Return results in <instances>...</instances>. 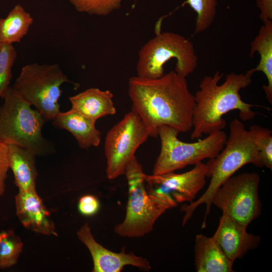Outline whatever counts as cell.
Listing matches in <instances>:
<instances>
[{"label":"cell","mask_w":272,"mask_h":272,"mask_svg":"<svg viewBox=\"0 0 272 272\" xmlns=\"http://www.w3.org/2000/svg\"><path fill=\"white\" fill-rule=\"evenodd\" d=\"M9 169L8 145L0 139V196L5 192V181Z\"/></svg>","instance_id":"484cf974"},{"label":"cell","mask_w":272,"mask_h":272,"mask_svg":"<svg viewBox=\"0 0 272 272\" xmlns=\"http://www.w3.org/2000/svg\"><path fill=\"white\" fill-rule=\"evenodd\" d=\"M99 208V201L94 195H85L79 199L78 210L80 213L84 216H93L98 212Z\"/></svg>","instance_id":"4316f807"},{"label":"cell","mask_w":272,"mask_h":272,"mask_svg":"<svg viewBox=\"0 0 272 272\" xmlns=\"http://www.w3.org/2000/svg\"><path fill=\"white\" fill-rule=\"evenodd\" d=\"M260 176L256 172H245L228 179L215 192L212 205L247 227L262 211L259 196Z\"/></svg>","instance_id":"9c48e42d"},{"label":"cell","mask_w":272,"mask_h":272,"mask_svg":"<svg viewBox=\"0 0 272 272\" xmlns=\"http://www.w3.org/2000/svg\"><path fill=\"white\" fill-rule=\"evenodd\" d=\"M113 97V94L109 90L92 88L70 97L69 100L72 109L96 121L102 117L116 113Z\"/></svg>","instance_id":"e0dca14e"},{"label":"cell","mask_w":272,"mask_h":272,"mask_svg":"<svg viewBox=\"0 0 272 272\" xmlns=\"http://www.w3.org/2000/svg\"><path fill=\"white\" fill-rule=\"evenodd\" d=\"M72 83L57 64L35 62L24 66L12 87L44 117L52 120L60 112L61 85Z\"/></svg>","instance_id":"ba28073f"},{"label":"cell","mask_w":272,"mask_h":272,"mask_svg":"<svg viewBox=\"0 0 272 272\" xmlns=\"http://www.w3.org/2000/svg\"><path fill=\"white\" fill-rule=\"evenodd\" d=\"M23 248L20 237L11 230L0 232V269L15 265Z\"/></svg>","instance_id":"44dd1931"},{"label":"cell","mask_w":272,"mask_h":272,"mask_svg":"<svg viewBox=\"0 0 272 272\" xmlns=\"http://www.w3.org/2000/svg\"><path fill=\"white\" fill-rule=\"evenodd\" d=\"M17 56L13 44L0 43V98L4 97L12 79V69Z\"/></svg>","instance_id":"cb8c5ba5"},{"label":"cell","mask_w":272,"mask_h":272,"mask_svg":"<svg viewBox=\"0 0 272 272\" xmlns=\"http://www.w3.org/2000/svg\"><path fill=\"white\" fill-rule=\"evenodd\" d=\"M0 106V139L5 143L24 149L36 156L50 154L52 147L43 137L47 121L42 114L9 87Z\"/></svg>","instance_id":"3957f363"},{"label":"cell","mask_w":272,"mask_h":272,"mask_svg":"<svg viewBox=\"0 0 272 272\" xmlns=\"http://www.w3.org/2000/svg\"><path fill=\"white\" fill-rule=\"evenodd\" d=\"M174 59V71L186 78L197 65L198 57L192 42L183 36L171 32H160L141 47L137 64V76L157 79L164 75V66Z\"/></svg>","instance_id":"8992f818"},{"label":"cell","mask_w":272,"mask_h":272,"mask_svg":"<svg viewBox=\"0 0 272 272\" xmlns=\"http://www.w3.org/2000/svg\"><path fill=\"white\" fill-rule=\"evenodd\" d=\"M194 165L191 170L181 174H145L148 190L176 206L185 201L191 203L204 187L208 172L207 164L200 162Z\"/></svg>","instance_id":"8fae6325"},{"label":"cell","mask_w":272,"mask_h":272,"mask_svg":"<svg viewBox=\"0 0 272 272\" xmlns=\"http://www.w3.org/2000/svg\"><path fill=\"white\" fill-rule=\"evenodd\" d=\"M259 153L262 167L272 170V132L266 128L257 124L249 129Z\"/></svg>","instance_id":"603a6c76"},{"label":"cell","mask_w":272,"mask_h":272,"mask_svg":"<svg viewBox=\"0 0 272 272\" xmlns=\"http://www.w3.org/2000/svg\"><path fill=\"white\" fill-rule=\"evenodd\" d=\"M258 35L250 44L249 56L252 58L256 52L260 55L258 65L253 68L255 72H261L265 76L267 84L263 85L266 98L272 103V21L265 22Z\"/></svg>","instance_id":"d6986e66"},{"label":"cell","mask_w":272,"mask_h":272,"mask_svg":"<svg viewBox=\"0 0 272 272\" xmlns=\"http://www.w3.org/2000/svg\"><path fill=\"white\" fill-rule=\"evenodd\" d=\"M79 239L88 248L93 261V272H120L126 265L149 270L150 262L132 252L126 253L125 247L120 252H114L98 243L92 233L89 223H85L78 231Z\"/></svg>","instance_id":"7c38bea8"},{"label":"cell","mask_w":272,"mask_h":272,"mask_svg":"<svg viewBox=\"0 0 272 272\" xmlns=\"http://www.w3.org/2000/svg\"><path fill=\"white\" fill-rule=\"evenodd\" d=\"M15 206L16 215L24 227L38 234L58 235L50 213L36 190L19 191Z\"/></svg>","instance_id":"5bb4252c"},{"label":"cell","mask_w":272,"mask_h":272,"mask_svg":"<svg viewBox=\"0 0 272 272\" xmlns=\"http://www.w3.org/2000/svg\"><path fill=\"white\" fill-rule=\"evenodd\" d=\"M254 73L253 68L245 74L232 72L227 75L221 85L219 82L224 74L219 71L201 80L199 89L194 95L191 140L199 139L204 134L222 130L227 124L222 117L230 111L238 110L239 117L243 121L255 117L256 113L251 108L256 105L243 101L239 93L241 89L251 84Z\"/></svg>","instance_id":"7a4b0ae2"},{"label":"cell","mask_w":272,"mask_h":272,"mask_svg":"<svg viewBox=\"0 0 272 272\" xmlns=\"http://www.w3.org/2000/svg\"><path fill=\"white\" fill-rule=\"evenodd\" d=\"M149 137L146 126L139 114L131 108L106 134L104 152L108 179H114L124 174L136 151Z\"/></svg>","instance_id":"30bf717a"},{"label":"cell","mask_w":272,"mask_h":272,"mask_svg":"<svg viewBox=\"0 0 272 272\" xmlns=\"http://www.w3.org/2000/svg\"><path fill=\"white\" fill-rule=\"evenodd\" d=\"M233 263L212 237L196 235L194 265L197 272H232Z\"/></svg>","instance_id":"2e32d148"},{"label":"cell","mask_w":272,"mask_h":272,"mask_svg":"<svg viewBox=\"0 0 272 272\" xmlns=\"http://www.w3.org/2000/svg\"><path fill=\"white\" fill-rule=\"evenodd\" d=\"M33 18L19 4L16 5L5 18H0V43H20L28 33Z\"/></svg>","instance_id":"ffe728a7"},{"label":"cell","mask_w":272,"mask_h":272,"mask_svg":"<svg viewBox=\"0 0 272 272\" xmlns=\"http://www.w3.org/2000/svg\"><path fill=\"white\" fill-rule=\"evenodd\" d=\"M179 132L167 125L158 128L161 150L155 163L153 174L174 172L204 159L214 158L224 148L227 139V134L222 130L212 132L197 142L185 143L178 138Z\"/></svg>","instance_id":"52a82bcc"},{"label":"cell","mask_w":272,"mask_h":272,"mask_svg":"<svg viewBox=\"0 0 272 272\" xmlns=\"http://www.w3.org/2000/svg\"><path fill=\"white\" fill-rule=\"evenodd\" d=\"M256 6L260 10L259 18L263 23L272 21V0H257Z\"/></svg>","instance_id":"83f0119b"},{"label":"cell","mask_w":272,"mask_h":272,"mask_svg":"<svg viewBox=\"0 0 272 272\" xmlns=\"http://www.w3.org/2000/svg\"><path fill=\"white\" fill-rule=\"evenodd\" d=\"M217 0H186L183 5H188L196 14L194 34L203 32L214 22Z\"/></svg>","instance_id":"7402d4cb"},{"label":"cell","mask_w":272,"mask_h":272,"mask_svg":"<svg viewBox=\"0 0 272 272\" xmlns=\"http://www.w3.org/2000/svg\"><path fill=\"white\" fill-rule=\"evenodd\" d=\"M124 174L128 188L126 214L114 231L121 237H143L153 231L155 223L163 214L175 207L148 190L146 174L135 156L128 163Z\"/></svg>","instance_id":"5b68a950"},{"label":"cell","mask_w":272,"mask_h":272,"mask_svg":"<svg viewBox=\"0 0 272 272\" xmlns=\"http://www.w3.org/2000/svg\"><path fill=\"white\" fill-rule=\"evenodd\" d=\"M208 177L211 181L205 193L190 204L195 210L200 205L206 206V215L210 213L212 198L219 188L241 167L252 164L261 167L259 153L253 138L244 124L237 119L229 124V135L224 148L215 158L206 163Z\"/></svg>","instance_id":"277c9868"},{"label":"cell","mask_w":272,"mask_h":272,"mask_svg":"<svg viewBox=\"0 0 272 272\" xmlns=\"http://www.w3.org/2000/svg\"><path fill=\"white\" fill-rule=\"evenodd\" d=\"M246 229L230 216L222 214L218 227L212 237L226 256L234 262L256 248L260 242L259 236L248 233Z\"/></svg>","instance_id":"4fadbf2b"},{"label":"cell","mask_w":272,"mask_h":272,"mask_svg":"<svg viewBox=\"0 0 272 272\" xmlns=\"http://www.w3.org/2000/svg\"><path fill=\"white\" fill-rule=\"evenodd\" d=\"M96 122L72 108L60 112L52 120L55 127L70 131L79 147L84 149L97 147L100 143L101 133L95 126Z\"/></svg>","instance_id":"9a60e30c"},{"label":"cell","mask_w":272,"mask_h":272,"mask_svg":"<svg viewBox=\"0 0 272 272\" xmlns=\"http://www.w3.org/2000/svg\"><path fill=\"white\" fill-rule=\"evenodd\" d=\"M81 13L107 16L118 9L123 0H67Z\"/></svg>","instance_id":"d4e9b609"},{"label":"cell","mask_w":272,"mask_h":272,"mask_svg":"<svg viewBox=\"0 0 272 272\" xmlns=\"http://www.w3.org/2000/svg\"><path fill=\"white\" fill-rule=\"evenodd\" d=\"M132 108L146 126L150 137H158L160 126L167 125L186 132L192 128L194 95L186 78L171 71L157 79L135 76L128 82Z\"/></svg>","instance_id":"6da1fadb"},{"label":"cell","mask_w":272,"mask_h":272,"mask_svg":"<svg viewBox=\"0 0 272 272\" xmlns=\"http://www.w3.org/2000/svg\"><path fill=\"white\" fill-rule=\"evenodd\" d=\"M33 153L18 146L8 145L9 168L14 176V183L19 191L36 190L38 175Z\"/></svg>","instance_id":"ac0fdd59"}]
</instances>
